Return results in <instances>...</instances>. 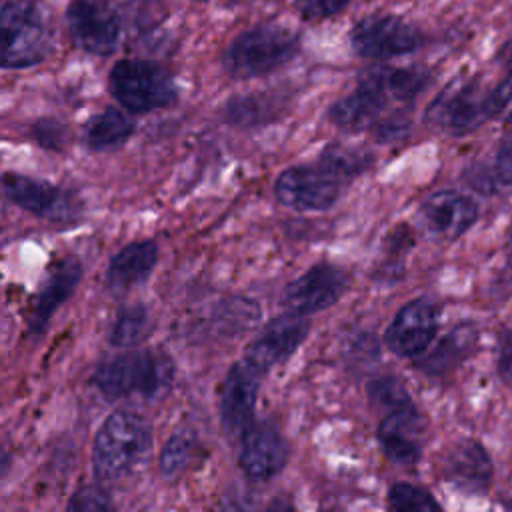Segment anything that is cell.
Wrapping results in <instances>:
<instances>
[{"instance_id": "6da1fadb", "label": "cell", "mask_w": 512, "mask_h": 512, "mask_svg": "<svg viewBox=\"0 0 512 512\" xmlns=\"http://www.w3.org/2000/svg\"><path fill=\"white\" fill-rule=\"evenodd\" d=\"M152 426L132 410H114L92 442V468L98 480H122L146 466L152 452Z\"/></svg>"}, {"instance_id": "7a4b0ae2", "label": "cell", "mask_w": 512, "mask_h": 512, "mask_svg": "<svg viewBox=\"0 0 512 512\" xmlns=\"http://www.w3.org/2000/svg\"><path fill=\"white\" fill-rule=\"evenodd\" d=\"M176 366L162 350H128L102 360L94 370V386L108 400L140 396L160 398L174 380Z\"/></svg>"}, {"instance_id": "3957f363", "label": "cell", "mask_w": 512, "mask_h": 512, "mask_svg": "<svg viewBox=\"0 0 512 512\" xmlns=\"http://www.w3.org/2000/svg\"><path fill=\"white\" fill-rule=\"evenodd\" d=\"M298 50L300 38L296 32L276 24H260L232 40L222 56V64L230 76L248 80L282 68Z\"/></svg>"}, {"instance_id": "277c9868", "label": "cell", "mask_w": 512, "mask_h": 512, "mask_svg": "<svg viewBox=\"0 0 512 512\" xmlns=\"http://www.w3.org/2000/svg\"><path fill=\"white\" fill-rule=\"evenodd\" d=\"M108 86L118 104L132 114L162 110L178 100L174 76L148 60H118L110 70Z\"/></svg>"}, {"instance_id": "5b68a950", "label": "cell", "mask_w": 512, "mask_h": 512, "mask_svg": "<svg viewBox=\"0 0 512 512\" xmlns=\"http://www.w3.org/2000/svg\"><path fill=\"white\" fill-rule=\"evenodd\" d=\"M52 52V32L42 10L30 0H12L2 8V68L36 66Z\"/></svg>"}, {"instance_id": "8992f818", "label": "cell", "mask_w": 512, "mask_h": 512, "mask_svg": "<svg viewBox=\"0 0 512 512\" xmlns=\"http://www.w3.org/2000/svg\"><path fill=\"white\" fill-rule=\"evenodd\" d=\"M350 178L328 162L298 164L282 170L274 182V196L286 208L298 212L330 210L344 194Z\"/></svg>"}, {"instance_id": "52a82bcc", "label": "cell", "mask_w": 512, "mask_h": 512, "mask_svg": "<svg viewBox=\"0 0 512 512\" xmlns=\"http://www.w3.org/2000/svg\"><path fill=\"white\" fill-rule=\"evenodd\" d=\"M488 118V92L474 78L452 80L424 114L426 124L450 136H464L480 128Z\"/></svg>"}, {"instance_id": "ba28073f", "label": "cell", "mask_w": 512, "mask_h": 512, "mask_svg": "<svg viewBox=\"0 0 512 512\" xmlns=\"http://www.w3.org/2000/svg\"><path fill=\"white\" fill-rule=\"evenodd\" d=\"M2 190L18 208L54 224H74L84 212L82 200L72 190L42 178L6 172L2 176Z\"/></svg>"}, {"instance_id": "9c48e42d", "label": "cell", "mask_w": 512, "mask_h": 512, "mask_svg": "<svg viewBox=\"0 0 512 512\" xmlns=\"http://www.w3.org/2000/svg\"><path fill=\"white\" fill-rule=\"evenodd\" d=\"M356 54L372 60H388L418 50L424 42L420 30L404 18L382 14L362 18L350 32Z\"/></svg>"}, {"instance_id": "30bf717a", "label": "cell", "mask_w": 512, "mask_h": 512, "mask_svg": "<svg viewBox=\"0 0 512 512\" xmlns=\"http://www.w3.org/2000/svg\"><path fill=\"white\" fill-rule=\"evenodd\" d=\"M350 276L336 264L318 262L294 278L282 292V304L298 316H312L334 306L348 290Z\"/></svg>"}, {"instance_id": "8fae6325", "label": "cell", "mask_w": 512, "mask_h": 512, "mask_svg": "<svg viewBox=\"0 0 512 512\" xmlns=\"http://www.w3.org/2000/svg\"><path fill=\"white\" fill-rule=\"evenodd\" d=\"M70 36L78 48L94 56H110L120 42L122 20L106 0H74L66 10Z\"/></svg>"}, {"instance_id": "7c38bea8", "label": "cell", "mask_w": 512, "mask_h": 512, "mask_svg": "<svg viewBox=\"0 0 512 512\" xmlns=\"http://www.w3.org/2000/svg\"><path fill=\"white\" fill-rule=\"evenodd\" d=\"M264 376L266 372L254 366L246 356L230 366L220 394V422L228 436H240L254 422Z\"/></svg>"}, {"instance_id": "4fadbf2b", "label": "cell", "mask_w": 512, "mask_h": 512, "mask_svg": "<svg viewBox=\"0 0 512 512\" xmlns=\"http://www.w3.org/2000/svg\"><path fill=\"white\" fill-rule=\"evenodd\" d=\"M390 102L394 100L384 88L378 70L370 68L362 74L352 92L338 98L328 108V120L346 132H362L374 128L384 118L382 114Z\"/></svg>"}, {"instance_id": "5bb4252c", "label": "cell", "mask_w": 512, "mask_h": 512, "mask_svg": "<svg viewBox=\"0 0 512 512\" xmlns=\"http://www.w3.org/2000/svg\"><path fill=\"white\" fill-rule=\"evenodd\" d=\"M290 446L282 432L268 420L252 422L240 434L238 464L246 478L266 482L280 474L288 462Z\"/></svg>"}, {"instance_id": "9a60e30c", "label": "cell", "mask_w": 512, "mask_h": 512, "mask_svg": "<svg viewBox=\"0 0 512 512\" xmlns=\"http://www.w3.org/2000/svg\"><path fill=\"white\" fill-rule=\"evenodd\" d=\"M438 332V308L426 298L404 304L384 332V344L400 358L422 356Z\"/></svg>"}, {"instance_id": "2e32d148", "label": "cell", "mask_w": 512, "mask_h": 512, "mask_svg": "<svg viewBox=\"0 0 512 512\" xmlns=\"http://www.w3.org/2000/svg\"><path fill=\"white\" fill-rule=\"evenodd\" d=\"M310 324L306 316L294 312L282 314L268 322L262 332L246 346L244 356L268 374L270 368L286 362L306 340Z\"/></svg>"}, {"instance_id": "e0dca14e", "label": "cell", "mask_w": 512, "mask_h": 512, "mask_svg": "<svg viewBox=\"0 0 512 512\" xmlns=\"http://www.w3.org/2000/svg\"><path fill=\"white\" fill-rule=\"evenodd\" d=\"M426 420L412 404L386 410L378 424V442L388 460L400 466H412L422 456V438Z\"/></svg>"}, {"instance_id": "ac0fdd59", "label": "cell", "mask_w": 512, "mask_h": 512, "mask_svg": "<svg viewBox=\"0 0 512 512\" xmlns=\"http://www.w3.org/2000/svg\"><path fill=\"white\" fill-rule=\"evenodd\" d=\"M424 230L436 240H456L476 222L478 208L474 200L456 190H438L430 194L420 210Z\"/></svg>"}, {"instance_id": "d6986e66", "label": "cell", "mask_w": 512, "mask_h": 512, "mask_svg": "<svg viewBox=\"0 0 512 512\" xmlns=\"http://www.w3.org/2000/svg\"><path fill=\"white\" fill-rule=\"evenodd\" d=\"M442 472L446 482L464 494H484L490 488L494 466L478 440H460L444 456Z\"/></svg>"}, {"instance_id": "ffe728a7", "label": "cell", "mask_w": 512, "mask_h": 512, "mask_svg": "<svg viewBox=\"0 0 512 512\" xmlns=\"http://www.w3.org/2000/svg\"><path fill=\"white\" fill-rule=\"evenodd\" d=\"M80 280H82V264L78 258L66 256V258H60L56 264H52L46 280L42 282L34 298V306L30 310V318H28L30 334L42 336L46 332L52 316L72 296Z\"/></svg>"}, {"instance_id": "44dd1931", "label": "cell", "mask_w": 512, "mask_h": 512, "mask_svg": "<svg viewBox=\"0 0 512 512\" xmlns=\"http://www.w3.org/2000/svg\"><path fill=\"white\" fill-rule=\"evenodd\" d=\"M158 262V244L154 240H136L118 250L106 266V286L116 292H128L144 284Z\"/></svg>"}, {"instance_id": "7402d4cb", "label": "cell", "mask_w": 512, "mask_h": 512, "mask_svg": "<svg viewBox=\"0 0 512 512\" xmlns=\"http://www.w3.org/2000/svg\"><path fill=\"white\" fill-rule=\"evenodd\" d=\"M288 110V92H250L228 100L224 118L240 128L266 126L282 118Z\"/></svg>"}, {"instance_id": "603a6c76", "label": "cell", "mask_w": 512, "mask_h": 512, "mask_svg": "<svg viewBox=\"0 0 512 512\" xmlns=\"http://www.w3.org/2000/svg\"><path fill=\"white\" fill-rule=\"evenodd\" d=\"M134 128L136 124L126 112L118 108H106L92 116L84 126V144L92 152H112L128 142V138L134 134Z\"/></svg>"}, {"instance_id": "cb8c5ba5", "label": "cell", "mask_w": 512, "mask_h": 512, "mask_svg": "<svg viewBox=\"0 0 512 512\" xmlns=\"http://www.w3.org/2000/svg\"><path fill=\"white\" fill-rule=\"evenodd\" d=\"M476 344V330L470 324H462L446 334L434 348L420 360V370L430 376H442L456 368Z\"/></svg>"}, {"instance_id": "d4e9b609", "label": "cell", "mask_w": 512, "mask_h": 512, "mask_svg": "<svg viewBox=\"0 0 512 512\" xmlns=\"http://www.w3.org/2000/svg\"><path fill=\"white\" fill-rule=\"evenodd\" d=\"M150 332V312L144 304H132L122 308L108 330V342L114 348L128 350L138 346Z\"/></svg>"}, {"instance_id": "484cf974", "label": "cell", "mask_w": 512, "mask_h": 512, "mask_svg": "<svg viewBox=\"0 0 512 512\" xmlns=\"http://www.w3.org/2000/svg\"><path fill=\"white\" fill-rule=\"evenodd\" d=\"M376 70L390 98L400 104H410L430 82V72L420 66H406V68L376 66Z\"/></svg>"}, {"instance_id": "4316f807", "label": "cell", "mask_w": 512, "mask_h": 512, "mask_svg": "<svg viewBox=\"0 0 512 512\" xmlns=\"http://www.w3.org/2000/svg\"><path fill=\"white\" fill-rule=\"evenodd\" d=\"M202 446L192 432H174L160 452V472L166 480L182 476L198 458Z\"/></svg>"}, {"instance_id": "83f0119b", "label": "cell", "mask_w": 512, "mask_h": 512, "mask_svg": "<svg viewBox=\"0 0 512 512\" xmlns=\"http://www.w3.org/2000/svg\"><path fill=\"white\" fill-rule=\"evenodd\" d=\"M386 502H388V508L396 512H430V510L442 508L428 490L410 482L392 484L388 488Z\"/></svg>"}, {"instance_id": "f1b7e54d", "label": "cell", "mask_w": 512, "mask_h": 512, "mask_svg": "<svg viewBox=\"0 0 512 512\" xmlns=\"http://www.w3.org/2000/svg\"><path fill=\"white\" fill-rule=\"evenodd\" d=\"M320 160L328 162L330 166H334L338 172H342L346 178L352 180L354 176L368 170V166L374 162V156L362 148H354L342 142H332L322 150Z\"/></svg>"}, {"instance_id": "f546056e", "label": "cell", "mask_w": 512, "mask_h": 512, "mask_svg": "<svg viewBox=\"0 0 512 512\" xmlns=\"http://www.w3.org/2000/svg\"><path fill=\"white\" fill-rule=\"evenodd\" d=\"M506 76L488 92V112L492 120L512 124V44L502 48Z\"/></svg>"}, {"instance_id": "4dcf8cb0", "label": "cell", "mask_w": 512, "mask_h": 512, "mask_svg": "<svg viewBox=\"0 0 512 512\" xmlns=\"http://www.w3.org/2000/svg\"><path fill=\"white\" fill-rule=\"evenodd\" d=\"M366 392H368L372 402L380 404L386 410L412 404V398H410L408 390L404 388L402 380H398L396 376H378V378H374L368 384Z\"/></svg>"}, {"instance_id": "1f68e13d", "label": "cell", "mask_w": 512, "mask_h": 512, "mask_svg": "<svg viewBox=\"0 0 512 512\" xmlns=\"http://www.w3.org/2000/svg\"><path fill=\"white\" fill-rule=\"evenodd\" d=\"M114 502L112 498L106 494V490H102L96 484H86L80 486L68 500L66 510H92V512H100V510H112Z\"/></svg>"}, {"instance_id": "d6a6232c", "label": "cell", "mask_w": 512, "mask_h": 512, "mask_svg": "<svg viewBox=\"0 0 512 512\" xmlns=\"http://www.w3.org/2000/svg\"><path fill=\"white\" fill-rule=\"evenodd\" d=\"M32 136L34 140L52 152H58L64 148L66 144V126L60 124L58 120L52 118H42L38 122H34L32 126Z\"/></svg>"}, {"instance_id": "836d02e7", "label": "cell", "mask_w": 512, "mask_h": 512, "mask_svg": "<svg viewBox=\"0 0 512 512\" xmlns=\"http://www.w3.org/2000/svg\"><path fill=\"white\" fill-rule=\"evenodd\" d=\"M348 4H350V0H296V8H298L300 16L308 22L334 16V14L342 12Z\"/></svg>"}, {"instance_id": "e575fe53", "label": "cell", "mask_w": 512, "mask_h": 512, "mask_svg": "<svg viewBox=\"0 0 512 512\" xmlns=\"http://www.w3.org/2000/svg\"><path fill=\"white\" fill-rule=\"evenodd\" d=\"M464 180H466L472 188L480 190L482 194H490V192H494L498 186H502L500 180H498V176H496V170H494V168L490 170V168L484 166V164H474V166H470V168L464 172Z\"/></svg>"}, {"instance_id": "d590c367", "label": "cell", "mask_w": 512, "mask_h": 512, "mask_svg": "<svg viewBox=\"0 0 512 512\" xmlns=\"http://www.w3.org/2000/svg\"><path fill=\"white\" fill-rule=\"evenodd\" d=\"M494 170H496L500 184H512V136L502 142L498 156H496Z\"/></svg>"}, {"instance_id": "8d00e7d4", "label": "cell", "mask_w": 512, "mask_h": 512, "mask_svg": "<svg viewBox=\"0 0 512 512\" xmlns=\"http://www.w3.org/2000/svg\"><path fill=\"white\" fill-rule=\"evenodd\" d=\"M498 368L502 378L512 382V330L502 334L500 352H498Z\"/></svg>"}, {"instance_id": "74e56055", "label": "cell", "mask_w": 512, "mask_h": 512, "mask_svg": "<svg viewBox=\"0 0 512 512\" xmlns=\"http://www.w3.org/2000/svg\"><path fill=\"white\" fill-rule=\"evenodd\" d=\"M194 2H206V0H194Z\"/></svg>"}]
</instances>
